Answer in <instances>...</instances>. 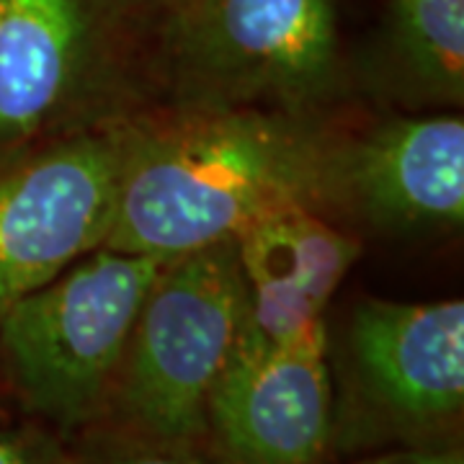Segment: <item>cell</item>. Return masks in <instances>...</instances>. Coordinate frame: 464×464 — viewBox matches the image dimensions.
<instances>
[{
  "instance_id": "13",
  "label": "cell",
  "mask_w": 464,
  "mask_h": 464,
  "mask_svg": "<svg viewBox=\"0 0 464 464\" xmlns=\"http://www.w3.org/2000/svg\"><path fill=\"white\" fill-rule=\"evenodd\" d=\"M0 464H70V451L39 426L0 423Z\"/></svg>"
},
{
  "instance_id": "1",
  "label": "cell",
  "mask_w": 464,
  "mask_h": 464,
  "mask_svg": "<svg viewBox=\"0 0 464 464\" xmlns=\"http://www.w3.org/2000/svg\"><path fill=\"white\" fill-rule=\"evenodd\" d=\"M341 142L295 111L188 106L132 130L103 248L179 258L289 209L338 207Z\"/></svg>"
},
{
  "instance_id": "8",
  "label": "cell",
  "mask_w": 464,
  "mask_h": 464,
  "mask_svg": "<svg viewBox=\"0 0 464 464\" xmlns=\"http://www.w3.org/2000/svg\"><path fill=\"white\" fill-rule=\"evenodd\" d=\"M116 0H0V158L42 142L96 75Z\"/></svg>"
},
{
  "instance_id": "9",
  "label": "cell",
  "mask_w": 464,
  "mask_h": 464,
  "mask_svg": "<svg viewBox=\"0 0 464 464\" xmlns=\"http://www.w3.org/2000/svg\"><path fill=\"white\" fill-rule=\"evenodd\" d=\"M338 207L384 227H459L462 116H398L338 152Z\"/></svg>"
},
{
  "instance_id": "16",
  "label": "cell",
  "mask_w": 464,
  "mask_h": 464,
  "mask_svg": "<svg viewBox=\"0 0 464 464\" xmlns=\"http://www.w3.org/2000/svg\"><path fill=\"white\" fill-rule=\"evenodd\" d=\"M0 423H3V415H0Z\"/></svg>"
},
{
  "instance_id": "5",
  "label": "cell",
  "mask_w": 464,
  "mask_h": 464,
  "mask_svg": "<svg viewBox=\"0 0 464 464\" xmlns=\"http://www.w3.org/2000/svg\"><path fill=\"white\" fill-rule=\"evenodd\" d=\"M166 54L191 106H282L331 99L343 75L335 0H179Z\"/></svg>"
},
{
  "instance_id": "2",
  "label": "cell",
  "mask_w": 464,
  "mask_h": 464,
  "mask_svg": "<svg viewBox=\"0 0 464 464\" xmlns=\"http://www.w3.org/2000/svg\"><path fill=\"white\" fill-rule=\"evenodd\" d=\"M166 258L99 248L0 317V369L26 413L60 431L106 415L140 307Z\"/></svg>"
},
{
  "instance_id": "10",
  "label": "cell",
  "mask_w": 464,
  "mask_h": 464,
  "mask_svg": "<svg viewBox=\"0 0 464 464\" xmlns=\"http://www.w3.org/2000/svg\"><path fill=\"white\" fill-rule=\"evenodd\" d=\"M248 307L243 328L266 346L325 333V307L362 246L313 209L261 219L237 240Z\"/></svg>"
},
{
  "instance_id": "15",
  "label": "cell",
  "mask_w": 464,
  "mask_h": 464,
  "mask_svg": "<svg viewBox=\"0 0 464 464\" xmlns=\"http://www.w3.org/2000/svg\"><path fill=\"white\" fill-rule=\"evenodd\" d=\"M119 5H130V8H145V11H170L179 0H116Z\"/></svg>"
},
{
  "instance_id": "11",
  "label": "cell",
  "mask_w": 464,
  "mask_h": 464,
  "mask_svg": "<svg viewBox=\"0 0 464 464\" xmlns=\"http://www.w3.org/2000/svg\"><path fill=\"white\" fill-rule=\"evenodd\" d=\"M387 26L392 65L413 93L462 103L464 0H390Z\"/></svg>"
},
{
  "instance_id": "4",
  "label": "cell",
  "mask_w": 464,
  "mask_h": 464,
  "mask_svg": "<svg viewBox=\"0 0 464 464\" xmlns=\"http://www.w3.org/2000/svg\"><path fill=\"white\" fill-rule=\"evenodd\" d=\"M462 411V299L359 302L341 348L333 447L447 444Z\"/></svg>"
},
{
  "instance_id": "14",
  "label": "cell",
  "mask_w": 464,
  "mask_h": 464,
  "mask_svg": "<svg viewBox=\"0 0 464 464\" xmlns=\"http://www.w3.org/2000/svg\"><path fill=\"white\" fill-rule=\"evenodd\" d=\"M359 464H464V451L459 441L426 444V447H400L382 451L377 457Z\"/></svg>"
},
{
  "instance_id": "7",
  "label": "cell",
  "mask_w": 464,
  "mask_h": 464,
  "mask_svg": "<svg viewBox=\"0 0 464 464\" xmlns=\"http://www.w3.org/2000/svg\"><path fill=\"white\" fill-rule=\"evenodd\" d=\"M207 436L230 464L331 462L328 331L266 346L240 328L207 400Z\"/></svg>"
},
{
  "instance_id": "12",
  "label": "cell",
  "mask_w": 464,
  "mask_h": 464,
  "mask_svg": "<svg viewBox=\"0 0 464 464\" xmlns=\"http://www.w3.org/2000/svg\"><path fill=\"white\" fill-rule=\"evenodd\" d=\"M70 464H230L222 457H207L201 444H166L134 433L109 429L88 433Z\"/></svg>"
},
{
  "instance_id": "3",
  "label": "cell",
  "mask_w": 464,
  "mask_h": 464,
  "mask_svg": "<svg viewBox=\"0 0 464 464\" xmlns=\"http://www.w3.org/2000/svg\"><path fill=\"white\" fill-rule=\"evenodd\" d=\"M246 307L235 240L170 258L140 307L103 418L152 441L201 444Z\"/></svg>"
},
{
  "instance_id": "6",
  "label": "cell",
  "mask_w": 464,
  "mask_h": 464,
  "mask_svg": "<svg viewBox=\"0 0 464 464\" xmlns=\"http://www.w3.org/2000/svg\"><path fill=\"white\" fill-rule=\"evenodd\" d=\"M130 137L75 134L0 158V317L106 246Z\"/></svg>"
}]
</instances>
